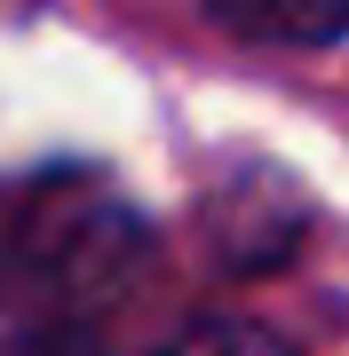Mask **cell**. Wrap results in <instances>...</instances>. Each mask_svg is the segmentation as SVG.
<instances>
[{
    "instance_id": "obj_1",
    "label": "cell",
    "mask_w": 349,
    "mask_h": 356,
    "mask_svg": "<svg viewBox=\"0 0 349 356\" xmlns=\"http://www.w3.org/2000/svg\"><path fill=\"white\" fill-rule=\"evenodd\" d=\"M199 229H207V254L231 269V277H262V269H278V261L302 245L310 206H302V191H294L286 175L246 166L238 182H222V191L207 198Z\"/></svg>"
},
{
    "instance_id": "obj_2",
    "label": "cell",
    "mask_w": 349,
    "mask_h": 356,
    "mask_svg": "<svg viewBox=\"0 0 349 356\" xmlns=\"http://www.w3.org/2000/svg\"><path fill=\"white\" fill-rule=\"evenodd\" d=\"M207 16L254 48H334V40H349V0H207Z\"/></svg>"
},
{
    "instance_id": "obj_3",
    "label": "cell",
    "mask_w": 349,
    "mask_h": 356,
    "mask_svg": "<svg viewBox=\"0 0 349 356\" xmlns=\"http://www.w3.org/2000/svg\"><path fill=\"white\" fill-rule=\"evenodd\" d=\"M159 356H302V348L262 317H191Z\"/></svg>"
},
{
    "instance_id": "obj_4",
    "label": "cell",
    "mask_w": 349,
    "mask_h": 356,
    "mask_svg": "<svg viewBox=\"0 0 349 356\" xmlns=\"http://www.w3.org/2000/svg\"><path fill=\"white\" fill-rule=\"evenodd\" d=\"M0 356H111V348L95 341L79 317H24V325L8 332V348H0Z\"/></svg>"
}]
</instances>
